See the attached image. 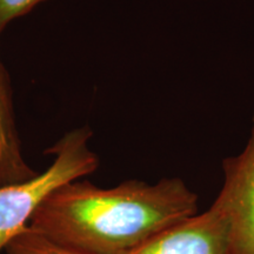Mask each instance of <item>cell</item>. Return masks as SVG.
<instances>
[{
	"mask_svg": "<svg viewBox=\"0 0 254 254\" xmlns=\"http://www.w3.org/2000/svg\"><path fill=\"white\" fill-rule=\"evenodd\" d=\"M196 211L198 195L179 178L112 189L74 180L53 190L28 226L87 254H128Z\"/></svg>",
	"mask_w": 254,
	"mask_h": 254,
	"instance_id": "6da1fadb",
	"label": "cell"
},
{
	"mask_svg": "<svg viewBox=\"0 0 254 254\" xmlns=\"http://www.w3.org/2000/svg\"><path fill=\"white\" fill-rule=\"evenodd\" d=\"M91 136L87 126L72 129L46 151L56 158L45 172L0 187V251L28 226L36 209L53 190L97 170L99 160L88 146Z\"/></svg>",
	"mask_w": 254,
	"mask_h": 254,
	"instance_id": "7a4b0ae2",
	"label": "cell"
},
{
	"mask_svg": "<svg viewBox=\"0 0 254 254\" xmlns=\"http://www.w3.org/2000/svg\"><path fill=\"white\" fill-rule=\"evenodd\" d=\"M128 254H236L228 217L217 200L207 211L166 228Z\"/></svg>",
	"mask_w": 254,
	"mask_h": 254,
	"instance_id": "3957f363",
	"label": "cell"
},
{
	"mask_svg": "<svg viewBox=\"0 0 254 254\" xmlns=\"http://www.w3.org/2000/svg\"><path fill=\"white\" fill-rule=\"evenodd\" d=\"M225 180L217 196L230 220L236 254H254V116L244 151L224 163Z\"/></svg>",
	"mask_w": 254,
	"mask_h": 254,
	"instance_id": "277c9868",
	"label": "cell"
},
{
	"mask_svg": "<svg viewBox=\"0 0 254 254\" xmlns=\"http://www.w3.org/2000/svg\"><path fill=\"white\" fill-rule=\"evenodd\" d=\"M36 176L21 153L11 82L0 59V187L24 183Z\"/></svg>",
	"mask_w": 254,
	"mask_h": 254,
	"instance_id": "5b68a950",
	"label": "cell"
},
{
	"mask_svg": "<svg viewBox=\"0 0 254 254\" xmlns=\"http://www.w3.org/2000/svg\"><path fill=\"white\" fill-rule=\"evenodd\" d=\"M4 250L6 254H87L63 245L30 226L12 238Z\"/></svg>",
	"mask_w": 254,
	"mask_h": 254,
	"instance_id": "8992f818",
	"label": "cell"
},
{
	"mask_svg": "<svg viewBox=\"0 0 254 254\" xmlns=\"http://www.w3.org/2000/svg\"><path fill=\"white\" fill-rule=\"evenodd\" d=\"M45 0H0V36L14 19L26 14Z\"/></svg>",
	"mask_w": 254,
	"mask_h": 254,
	"instance_id": "52a82bcc",
	"label": "cell"
}]
</instances>
